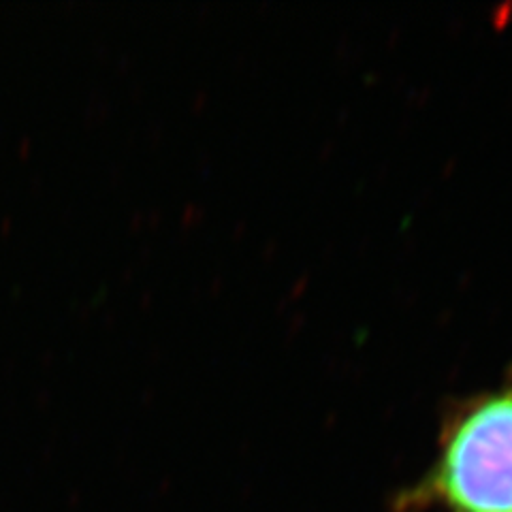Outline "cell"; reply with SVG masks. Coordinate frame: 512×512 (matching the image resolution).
<instances>
[{"label":"cell","mask_w":512,"mask_h":512,"mask_svg":"<svg viewBox=\"0 0 512 512\" xmlns=\"http://www.w3.org/2000/svg\"><path fill=\"white\" fill-rule=\"evenodd\" d=\"M391 512H512V365L440 414L436 455L397 489Z\"/></svg>","instance_id":"6da1fadb"}]
</instances>
